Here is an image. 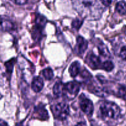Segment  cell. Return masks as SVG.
Listing matches in <instances>:
<instances>
[{
	"instance_id": "7",
	"label": "cell",
	"mask_w": 126,
	"mask_h": 126,
	"mask_svg": "<svg viewBox=\"0 0 126 126\" xmlns=\"http://www.w3.org/2000/svg\"><path fill=\"white\" fill-rule=\"evenodd\" d=\"M86 63L92 69L98 68L101 66L100 58L93 53H90L86 58Z\"/></svg>"
},
{
	"instance_id": "1",
	"label": "cell",
	"mask_w": 126,
	"mask_h": 126,
	"mask_svg": "<svg viewBox=\"0 0 126 126\" xmlns=\"http://www.w3.org/2000/svg\"><path fill=\"white\" fill-rule=\"evenodd\" d=\"M73 4L81 17L91 20L99 19L103 12L97 0H73Z\"/></svg>"
},
{
	"instance_id": "15",
	"label": "cell",
	"mask_w": 126,
	"mask_h": 126,
	"mask_svg": "<svg viewBox=\"0 0 126 126\" xmlns=\"http://www.w3.org/2000/svg\"><path fill=\"white\" fill-rule=\"evenodd\" d=\"M98 49L100 54L102 55H103V57H108L110 56V53L108 48L103 43H100V44H98Z\"/></svg>"
},
{
	"instance_id": "22",
	"label": "cell",
	"mask_w": 126,
	"mask_h": 126,
	"mask_svg": "<svg viewBox=\"0 0 126 126\" xmlns=\"http://www.w3.org/2000/svg\"><path fill=\"white\" fill-rule=\"evenodd\" d=\"M11 1H12L13 2H14L16 4L23 5L27 3L28 0H11Z\"/></svg>"
},
{
	"instance_id": "2",
	"label": "cell",
	"mask_w": 126,
	"mask_h": 126,
	"mask_svg": "<svg viewBox=\"0 0 126 126\" xmlns=\"http://www.w3.org/2000/svg\"><path fill=\"white\" fill-rule=\"evenodd\" d=\"M99 114L103 120L110 123L119 119L121 115V110L113 102H102L100 105Z\"/></svg>"
},
{
	"instance_id": "25",
	"label": "cell",
	"mask_w": 126,
	"mask_h": 126,
	"mask_svg": "<svg viewBox=\"0 0 126 126\" xmlns=\"http://www.w3.org/2000/svg\"><path fill=\"white\" fill-rule=\"evenodd\" d=\"M1 98H2V95H1L0 94V100L1 99Z\"/></svg>"
},
{
	"instance_id": "3",
	"label": "cell",
	"mask_w": 126,
	"mask_h": 126,
	"mask_svg": "<svg viewBox=\"0 0 126 126\" xmlns=\"http://www.w3.org/2000/svg\"><path fill=\"white\" fill-rule=\"evenodd\" d=\"M81 88V84L76 81H71L63 84L62 96L68 100L74 99L78 94Z\"/></svg>"
},
{
	"instance_id": "21",
	"label": "cell",
	"mask_w": 126,
	"mask_h": 126,
	"mask_svg": "<svg viewBox=\"0 0 126 126\" xmlns=\"http://www.w3.org/2000/svg\"><path fill=\"white\" fill-rule=\"evenodd\" d=\"M102 3L105 6H109L116 0H100Z\"/></svg>"
},
{
	"instance_id": "9",
	"label": "cell",
	"mask_w": 126,
	"mask_h": 126,
	"mask_svg": "<svg viewBox=\"0 0 126 126\" xmlns=\"http://www.w3.org/2000/svg\"><path fill=\"white\" fill-rule=\"evenodd\" d=\"M44 87V82L42 78L36 76L34 78L32 82V89L34 92H39Z\"/></svg>"
},
{
	"instance_id": "4",
	"label": "cell",
	"mask_w": 126,
	"mask_h": 126,
	"mask_svg": "<svg viewBox=\"0 0 126 126\" xmlns=\"http://www.w3.org/2000/svg\"><path fill=\"white\" fill-rule=\"evenodd\" d=\"M51 110L54 118L60 121H63L70 114V107L65 102H60L51 107Z\"/></svg>"
},
{
	"instance_id": "17",
	"label": "cell",
	"mask_w": 126,
	"mask_h": 126,
	"mask_svg": "<svg viewBox=\"0 0 126 126\" xmlns=\"http://www.w3.org/2000/svg\"><path fill=\"white\" fill-rule=\"evenodd\" d=\"M117 96L123 98L126 101V87L124 86H120L117 92Z\"/></svg>"
},
{
	"instance_id": "5",
	"label": "cell",
	"mask_w": 126,
	"mask_h": 126,
	"mask_svg": "<svg viewBox=\"0 0 126 126\" xmlns=\"http://www.w3.org/2000/svg\"><path fill=\"white\" fill-rule=\"evenodd\" d=\"M79 106L81 110L89 116H91L94 112V105L92 101L86 98L84 94L79 97Z\"/></svg>"
},
{
	"instance_id": "11",
	"label": "cell",
	"mask_w": 126,
	"mask_h": 126,
	"mask_svg": "<svg viewBox=\"0 0 126 126\" xmlns=\"http://www.w3.org/2000/svg\"><path fill=\"white\" fill-rule=\"evenodd\" d=\"M81 70V65L79 62L78 61H75L73 62L69 68V73L71 77L75 78L78 76Z\"/></svg>"
},
{
	"instance_id": "8",
	"label": "cell",
	"mask_w": 126,
	"mask_h": 126,
	"mask_svg": "<svg viewBox=\"0 0 126 126\" xmlns=\"http://www.w3.org/2000/svg\"><path fill=\"white\" fill-rule=\"evenodd\" d=\"M14 29V25L9 20L0 17V32H10Z\"/></svg>"
},
{
	"instance_id": "16",
	"label": "cell",
	"mask_w": 126,
	"mask_h": 126,
	"mask_svg": "<svg viewBox=\"0 0 126 126\" xmlns=\"http://www.w3.org/2000/svg\"><path fill=\"white\" fill-rule=\"evenodd\" d=\"M43 75L47 80H51L54 77V72L50 68H47L43 71Z\"/></svg>"
},
{
	"instance_id": "26",
	"label": "cell",
	"mask_w": 126,
	"mask_h": 126,
	"mask_svg": "<svg viewBox=\"0 0 126 126\" xmlns=\"http://www.w3.org/2000/svg\"><path fill=\"white\" fill-rule=\"evenodd\" d=\"M22 126V125H18V126Z\"/></svg>"
},
{
	"instance_id": "12",
	"label": "cell",
	"mask_w": 126,
	"mask_h": 126,
	"mask_svg": "<svg viewBox=\"0 0 126 126\" xmlns=\"http://www.w3.org/2000/svg\"><path fill=\"white\" fill-rule=\"evenodd\" d=\"M46 22L47 20L44 16L38 14L36 18V25L37 29L39 30L40 29L44 28L46 23Z\"/></svg>"
},
{
	"instance_id": "13",
	"label": "cell",
	"mask_w": 126,
	"mask_h": 126,
	"mask_svg": "<svg viewBox=\"0 0 126 126\" xmlns=\"http://www.w3.org/2000/svg\"><path fill=\"white\" fill-rule=\"evenodd\" d=\"M63 87V84L62 82H57L55 84L53 87V92L56 97H59L62 96Z\"/></svg>"
},
{
	"instance_id": "24",
	"label": "cell",
	"mask_w": 126,
	"mask_h": 126,
	"mask_svg": "<svg viewBox=\"0 0 126 126\" xmlns=\"http://www.w3.org/2000/svg\"><path fill=\"white\" fill-rule=\"evenodd\" d=\"M75 126H87V125L84 122H80V123H78Z\"/></svg>"
},
{
	"instance_id": "20",
	"label": "cell",
	"mask_w": 126,
	"mask_h": 126,
	"mask_svg": "<svg viewBox=\"0 0 126 126\" xmlns=\"http://www.w3.org/2000/svg\"><path fill=\"white\" fill-rule=\"evenodd\" d=\"M119 56L122 59L126 60V46L122 47L120 51V54H119Z\"/></svg>"
},
{
	"instance_id": "10",
	"label": "cell",
	"mask_w": 126,
	"mask_h": 126,
	"mask_svg": "<svg viewBox=\"0 0 126 126\" xmlns=\"http://www.w3.org/2000/svg\"><path fill=\"white\" fill-rule=\"evenodd\" d=\"M34 117L41 120H47L49 118V115L44 107L38 106L35 108Z\"/></svg>"
},
{
	"instance_id": "18",
	"label": "cell",
	"mask_w": 126,
	"mask_h": 126,
	"mask_svg": "<svg viewBox=\"0 0 126 126\" xmlns=\"http://www.w3.org/2000/svg\"><path fill=\"white\" fill-rule=\"evenodd\" d=\"M102 68L107 71H111L114 68V64L110 60H107L103 62L102 64Z\"/></svg>"
},
{
	"instance_id": "14",
	"label": "cell",
	"mask_w": 126,
	"mask_h": 126,
	"mask_svg": "<svg viewBox=\"0 0 126 126\" xmlns=\"http://www.w3.org/2000/svg\"><path fill=\"white\" fill-rule=\"evenodd\" d=\"M116 11L121 15L126 14V3L124 1L118 2L116 5Z\"/></svg>"
},
{
	"instance_id": "6",
	"label": "cell",
	"mask_w": 126,
	"mask_h": 126,
	"mask_svg": "<svg viewBox=\"0 0 126 126\" xmlns=\"http://www.w3.org/2000/svg\"><path fill=\"white\" fill-rule=\"evenodd\" d=\"M88 47V43L83 37L79 36L76 39V44L75 46V50L77 54L81 55L84 54L87 50Z\"/></svg>"
},
{
	"instance_id": "23",
	"label": "cell",
	"mask_w": 126,
	"mask_h": 126,
	"mask_svg": "<svg viewBox=\"0 0 126 126\" xmlns=\"http://www.w3.org/2000/svg\"><path fill=\"white\" fill-rule=\"evenodd\" d=\"M0 126H8V124L6 121L0 119Z\"/></svg>"
},
{
	"instance_id": "19",
	"label": "cell",
	"mask_w": 126,
	"mask_h": 126,
	"mask_svg": "<svg viewBox=\"0 0 126 126\" xmlns=\"http://www.w3.org/2000/svg\"><path fill=\"white\" fill-rule=\"evenodd\" d=\"M82 21L81 20L79 19H75L72 22V27L75 29L77 30H78L79 29V28L81 27V26L82 25Z\"/></svg>"
}]
</instances>
